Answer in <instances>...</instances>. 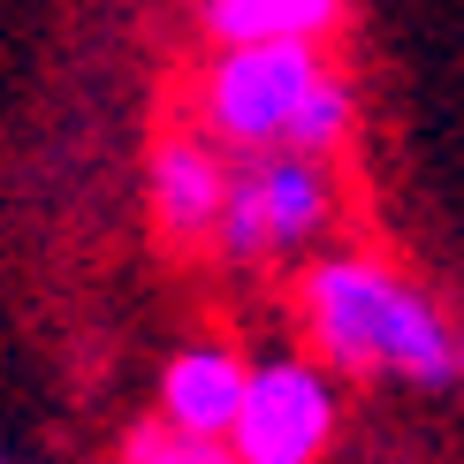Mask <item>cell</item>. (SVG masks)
<instances>
[{"instance_id":"cell-1","label":"cell","mask_w":464,"mask_h":464,"mask_svg":"<svg viewBox=\"0 0 464 464\" xmlns=\"http://www.w3.org/2000/svg\"><path fill=\"white\" fill-rule=\"evenodd\" d=\"M304 320L335 365H381V373L450 389L457 381V335L419 289L365 259H335L304 282Z\"/></svg>"},{"instance_id":"cell-2","label":"cell","mask_w":464,"mask_h":464,"mask_svg":"<svg viewBox=\"0 0 464 464\" xmlns=\"http://www.w3.org/2000/svg\"><path fill=\"white\" fill-rule=\"evenodd\" d=\"M320 53L313 38H237L206 76V122L228 145H289V122L320 84Z\"/></svg>"},{"instance_id":"cell-3","label":"cell","mask_w":464,"mask_h":464,"mask_svg":"<svg viewBox=\"0 0 464 464\" xmlns=\"http://www.w3.org/2000/svg\"><path fill=\"white\" fill-rule=\"evenodd\" d=\"M327 221V176H320V152H297V145H266L259 160L228 183V206H221V244L237 259H259V251H289L304 244L313 228Z\"/></svg>"},{"instance_id":"cell-4","label":"cell","mask_w":464,"mask_h":464,"mask_svg":"<svg viewBox=\"0 0 464 464\" xmlns=\"http://www.w3.org/2000/svg\"><path fill=\"white\" fill-rule=\"evenodd\" d=\"M335 434V396L313 365H259L244 381L237 411V457L251 464H304L320 441Z\"/></svg>"},{"instance_id":"cell-5","label":"cell","mask_w":464,"mask_h":464,"mask_svg":"<svg viewBox=\"0 0 464 464\" xmlns=\"http://www.w3.org/2000/svg\"><path fill=\"white\" fill-rule=\"evenodd\" d=\"M221 206H228V176H221L214 152L198 138L160 145V160H152V214H160L168 237H206V228H221Z\"/></svg>"},{"instance_id":"cell-6","label":"cell","mask_w":464,"mask_h":464,"mask_svg":"<svg viewBox=\"0 0 464 464\" xmlns=\"http://www.w3.org/2000/svg\"><path fill=\"white\" fill-rule=\"evenodd\" d=\"M244 365L228 358V351H183L176 365H168V381H160V403H168V419L190 434H237V411H244Z\"/></svg>"},{"instance_id":"cell-7","label":"cell","mask_w":464,"mask_h":464,"mask_svg":"<svg viewBox=\"0 0 464 464\" xmlns=\"http://www.w3.org/2000/svg\"><path fill=\"white\" fill-rule=\"evenodd\" d=\"M343 0H206V24L221 46L237 38H320Z\"/></svg>"},{"instance_id":"cell-8","label":"cell","mask_w":464,"mask_h":464,"mask_svg":"<svg viewBox=\"0 0 464 464\" xmlns=\"http://www.w3.org/2000/svg\"><path fill=\"white\" fill-rule=\"evenodd\" d=\"M343 130H351V92H343L335 76H320L313 100H304L297 122H289V145L297 152H327V145H343Z\"/></svg>"},{"instance_id":"cell-9","label":"cell","mask_w":464,"mask_h":464,"mask_svg":"<svg viewBox=\"0 0 464 464\" xmlns=\"http://www.w3.org/2000/svg\"><path fill=\"white\" fill-rule=\"evenodd\" d=\"M130 457L138 464H214L221 450H214V434H190V427L168 419V427H138L130 434Z\"/></svg>"},{"instance_id":"cell-10","label":"cell","mask_w":464,"mask_h":464,"mask_svg":"<svg viewBox=\"0 0 464 464\" xmlns=\"http://www.w3.org/2000/svg\"><path fill=\"white\" fill-rule=\"evenodd\" d=\"M457 381H464V335H457Z\"/></svg>"}]
</instances>
